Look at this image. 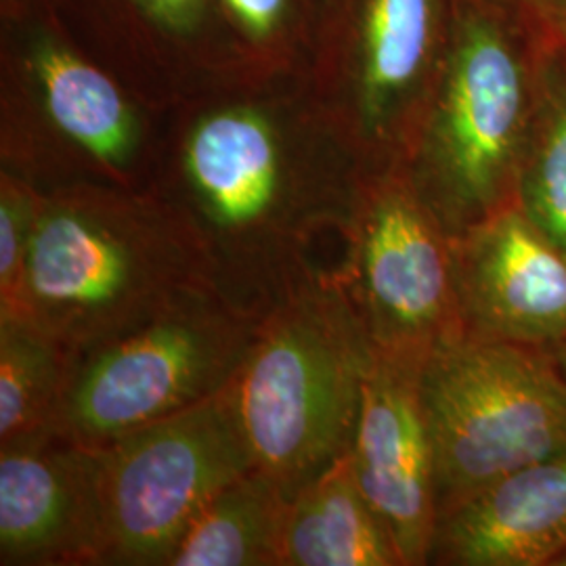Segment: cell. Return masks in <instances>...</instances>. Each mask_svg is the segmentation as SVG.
Returning a JSON list of instances; mask_svg holds the SVG:
<instances>
[{"mask_svg": "<svg viewBox=\"0 0 566 566\" xmlns=\"http://www.w3.org/2000/svg\"><path fill=\"white\" fill-rule=\"evenodd\" d=\"M367 172L308 78L252 74L166 112L149 189L193 229L224 296L264 315L334 269L319 252L344 250Z\"/></svg>", "mask_w": 566, "mask_h": 566, "instance_id": "6da1fadb", "label": "cell"}, {"mask_svg": "<svg viewBox=\"0 0 566 566\" xmlns=\"http://www.w3.org/2000/svg\"><path fill=\"white\" fill-rule=\"evenodd\" d=\"M210 287L202 243L160 196L76 185L42 198L15 317L82 357Z\"/></svg>", "mask_w": 566, "mask_h": 566, "instance_id": "7a4b0ae2", "label": "cell"}, {"mask_svg": "<svg viewBox=\"0 0 566 566\" xmlns=\"http://www.w3.org/2000/svg\"><path fill=\"white\" fill-rule=\"evenodd\" d=\"M558 34L521 0H453L446 60L403 164L451 238L516 202Z\"/></svg>", "mask_w": 566, "mask_h": 566, "instance_id": "3957f363", "label": "cell"}, {"mask_svg": "<svg viewBox=\"0 0 566 566\" xmlns=\"http://www.w3.org/2000/svg\"><path fill=\"white\" fill-rule=\"evenodd\" d=\"M166 112L76 41L53 11L0 15V170L42 193L149 189Z\"/></svg>", "mask_w": 566, "mask_h": 566, "instance_id": "277c9868", "label": "cell"}, {"mask_svg": "<svg viewBox=\"0 0 566 566\" xmlns=\"http://www.w3.org/2000/svg\"><path fill=\"white\" fill-rule=\"evenodd\" d=\"M371 364L338 266L264 313L229 390L254 470L290 500L348 453Z\"/></svg>", "mask_w": 566, "mask_h": 566, "instance_id": "5b68a950", "label": "cell"}, {"mask_svg": "<svg viewBox=\"0 0 566 566\" xmlns=\"http://www.w3.org/2000/svg\"><path fill=\"white\" fill-rule=\"evenodd\" d=\"M439 516L566 449V382L552 348L460 336L420 376Z\"/></svg>", "mask_w": 566, "mask_h": 566, "instance_id": "8992f818", "label": "cell"}, {"mask_svg": "<svg viewBox=\"0 0 566 566\" xmlns=\"http://www.w3.org/2000/svg\"><path fill=\"white\" fill-rule=\"evenodd\" d=\"M261 319L210 287L84 353L57 432L82 446L103 447L223 392Z\"/></svg>", "mask_w": 566, "mask_h": 566, "instance_id": "52a82bcc", "label": "cell"}, {"mask_svg": "<svg viewBox=\"0 0 566 566\" xmlns=\"http://www.w3.org/2000/svg\"><path fill=\"white\" fill-rule=\"evenodd\" d=\"M451 20L453 0H334L308 82L369 170L407 163Z\"/></svg>", "mask_w": 566, "mask_h": 566, "instance_id": "ba28073f", "label": "cell"}, {"mask_svg": "<svg viewBox=\"0 0 566 566\" xmlns=\"http://www.w3.org/2000/svg\"><path fill=\"white\" fill-rule=\"evenodd\" d=\"M338 275L376 359L422 369L462 336L453 238L403 164L367 172Z\"/></svg>", "mask_w": 566, "mask_h": 566, "instance_id": "9c48e42d", "label": "cell"}, {"mask_svg": "<svg viewBox=\"0 0 566 566\" xmlns=\"http://www.w3.org/2000/svg\"><path fill=\"white\" fill-rule=\"evenodd\" d=\"M97 453L103 566H168L206 504L254 468L229 386Z\"/></svg>", "mask_w": 566, "mask_h": 566, "instance_id": "30bf717a", "label": "cell"}, {"mask_svg": "<svg viewBox=\"0 0 566 566\" xmlns=\"http://www.w3.org/2000/svg\"><path fill=\"white\" fill-rule=\"evenodd\" d=\"M53 13L160 109L252 76L229 34L221 0H55Z\"/></svg>", "mask_w": 566, "mask_h": 566, "instance_id": "8fae6325", "label": "cell"}, {"mask_svg": "<svg viewBox=\"0 0 566 566\" xmlns=\"http://www.w3.org/2000/svg\"><path fill=\"white\" fill-rule=\"evenodd\" d=\"M462 336L554 348L566 338V252L510 203L453 238Z\"/></svg>", "mask_w": 566, "mask_h": 566, "instance_id": "7c38bea8", "label": "cell"}, {"mask_svg": "<svg viewBox=\"0 0 566 566\" xmlns=\"http://www.w3.org/2000/svg\"><path fill=\"white\" fill-rule=\"evenodd\" d=\"M97 447L60 432L0 447V565L103 566Z\"/></svg>", "mask_w": 566, "mask_h": 566, "instance_id": "4fadbf2b", "label": "cell"}, {"mask_svg": "<svg viewBox=\"0 0 566 566\" xmlns=\"http://www.w3.org/2000/svg\"><path fill=\"white\" fill-rule=\"evenodd\" d=\"M420 376V367L374 357L348 449L357 483L392 535L403 566L428 565L439 523Z\"/></svg>", "mask_w": 566, "mask_h": 566, "instance_id": "5bb4252c", "label": "cell"}, {"mask_svg": "<svg viewBox=\"0 0 566 566\" xmlns=\"http://www.w3.org/2000/svg\"><path fill=\"white\" fill-rule=\"evenodd\" d=\"M566 549V449L439 516L428 565L552 566Z\"/></svg>", "mask_w": 566, "mask_h": 566, "instance_id": "9a60e30c", "label": "cell"}, {"mask_svg": "<svg viewBox=\"0 0 566 566\" xmlns=\"http://www.w3.org/2000/svg\"><path fill=\"white\" fill-rule=\"evenodd\" d=\"M280 566H403L348 453L290 500Z\"/></svg>", "mask_w": 566, "mask_h": 566, "instance_id": "2e32d148", "label": "cell"}, {"mask_svg": "<svg viewBox=\"0 0 566 566\" xmlns=\"http://www.w3.org/2000/svg\"><path fill=\"white\" fill-rule=\"evenodd\" d=\"M287 506L282 486L252 468L206 504L168 566H280Z\"/></svg>", "mask_w": 566, "mask_h": 566, "instance_id": "e0dca14e", "label": "cell"}, {"mask_svg": "<svg viewBox=\"0 0 566 566\" xmlns=\"http://www.w3.org/2000/svg\"><path fill=\"white\" fill-rule=\"evenodd\" d=\"M76 361L23 317H0V447L57 432Z\"/></svg>", "mask_w": 566, "mask_h": 566, "instance_id": "ac0fdd59", "label": "cell"}, {"mask_svg": "<svg viewBox=\"0 0 566 566\" xmlns=\"http://www.w3.org/2000/svg\"><path fill=\"white\" fill-rule=\"evenodd\" d=\"M334 0H221L233 44L250 74L308 78Z\"/></svg>", "mask_w": 566, "mask_h": 566, "instance_id": "d6986e66", "label": "cell"}, {"mask_svg": "<svg viewBox=\"0 0 566 566\" xmlns=\"http://www.w3.org/2000/svg\"><path fill=\"white\" fill-rule=\"evenodd\" d=\"M516 202L566 252V49L563 42H558L547 63L542 97L521 163Z\"/></svg>", "mask_w": 566, "mask_h": 566, "instance_id": "ffe728a7", "label": "cell"}, {"mask_svg": "<svg viewBox=\"0 0 566 566\" xmlns=\"http://www.w3.org/2000/svg\"><path fill=\"white\" fill-rule=\"evenodd\" d=\"M42 193L32 182L0 170V317H15Z\"/></svg>", "mask_w": 566, "mask_h": 566, "instance_id": "44dd1931", "label": "cell"}, {"mask_svg": "<svg viewBox=\"0 0 566 566\" xmlns=\"http://www.w3.org/2000/svg\"><path fill=\"white\" fill-rule=\"evenodd\" d=\"M528 9L546 18L549 23L566 21V0H521Z\"/></svg>", "mask_w": 566, "mask_h": 566, "instance_id": "7402d4cb", "label": "cell"}, {"mask_svg": "<svg viewBox=\"0 0 566 566\" xmlns=\"http://www.w3.org/2000/svg\"><path fill=\"white\" fill-rule=\"evenodd\" d=\"M55 0H0V15L25 11H53Z\"/></svg>", "mask_w": 566, "mask_h": 566, "instance_id": "603a6c76", "label": "cell"}, {"mask_svg": "<svg viewBox=\"0 0 566 566\" xmlns=\"http://www.w3.org/2000/svg\"><path fill=\"white\" fill-rule=\"evenodd\" d=\"M552 353H554V357H556V364L560 367V374H563V378H565L566 382V338L556 344V346L552 348Z\"/></svg>", "mask_w": 566, "mask_h": 566, "instance_id": "cb8c5ba5", "label": "cell"}, {"mask_svg": "<svg viewBox=\"0 0 566 566\" xmlns=\"http://www.w3.org/2000/svg\"><path fill=\"white\" fill-rule=\"evenodd\" d=\"M552 28L556 30L558 39L563 42V46L566 49V21H558V23H552Z\"/></svg>", "mask_w": 566, "mask_h": 566, "instance_id": "d4e9b609", "label": "cell"}, {"mask_svg": "<svg viewBox=\"0 0 566 566\" xmlns=\"http://www.w3.org/2000/svg\"><path fill=\"white\" fill-rule=\"evenodd\" d=\"M552 566H566V549L560 554V556H558V558H556V560H554V563H552Z\"/></svg>", "mask_w": 566, "mask_h": 566, "instance_id": "484cf974", "label": "cell"}]
</instances>
